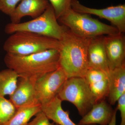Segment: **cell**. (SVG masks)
<instances>
[{
  "label": "cell",
  "instance_id": "1",
  "mask_svg": "<svg viewBox=\"0 0 125 125\" xmlns=\"http://www.w3.org/2000/svg\"><path fill=\"white\" fill-rule=\"evenodd\" d=\"M90 39L83 38L72 33L65 27L60 47L59 66L67 78H84L88 69L87 52Z\"/></svg>",
  "mask_w": 125,
  "mask_h": 125
},
{
  "label": "cell",
  "instance_id": "2",
  "mask_svg": "<svg viewBox=\"0 0 125 125\" xmlns=\"http://www.w3.org/2000/svg\"><path fill=\"white\" fill-rule=\"evenodd\" d=\"M57 49L25 56L6 54L4 62L7 68L14 71L19 78L36 81L45 74L54 71L59 66Z\"/></svg>",
  "mask_w": 125,
  "mask_h": 125
},
{
  "label": "cell",
  "instance_id": "3",
  "mask_svg": "<svg viewBox=\"0 0 125 125\" xmlns=\"http://www.w3.org/2000/svg\"><path fill=\"white\" fill-rule=\"evenodd\" d=\"M59 40L37 34L19 31L10 34L6 40L3 49L6 54L25 56L51 49L58 50Z\"/></svg>",
  "mask_w": 125,
  "mask_h": 125
},
{
  "label": "cell",
  "instance_id": "4",
  "mask_svg": "<svg viewBox=\"0 0 125 125\" xmlns=\"http://www.w3.org/2000/svg\"><path fill=\"white\" fill-rule=\"evenodd\" d=\"M58 20L72 33L83 38L90 39L120 33L114 26L102 22L88 14L77 12L72 8Z\"/></svg>",
  "mask_w": 125,
  "mask_h": 125
},
{
  "label": "cell",
  "instance_id": "5",
  "mask_svg": "<svg viewBox=\"0 0 125 125\" xmlns=\"http://www.w3.org/2000/svg\"><path fill=\"white\" fill-rule=\"evenodd\" d=\"M65 29V26L58 23L54 9L50 4L46 10L38 17L24 22L9 23L6 25L4 30L7 34L26 31L60 40Z\"/></svg>",
  "mask_w": 125,
  "mask_h": 125
},
{
  "label": "cell",
  "instance_id": "6",
  "mask_svg": "<svg viewBox=\"0 0 125 125\" xmlns=\"http://www.w3.org/2000/svg\"><path fill=\"white\" fill-rule=\"evenodd\" d=\"M62 101H67L76 107L83 117L96 103L84 78L71 77L65 81L57 95Z\"/></svg>",
  "mask_w": 125,
  "mask_h": 125
},
{
  "label": "cell",
  "instance_id": "7",
  "mask_svg": "<svg viewBox=\"0 0 125 125\" xmlns=\"http://www.w3.org/2000/svg\"><path fill=\"white\" fill-rule=\"evenodd\" d=\"M67 78L65 72L59 67L38 79L34 83V88L38 102L41 105L44 104L57 96Z\"/></svg>",
  "mask_w": 125,
  "mask_h": 125
},
{
  "label": "cell",
  "instance_id": "8",
  "mask_svg": "<svg viewBox=\"0 0 125 125\" xmlns=\"http://www.w3.org/2000/svg\"><path fill=\"white\" fill-rule=\"evenodd\" d=\"M71 8L75 11L97 16L109 21L121 33L125 32V5L120 4L102 9L87 7L78 0H72Z\"/></svg>",
  "mask_w": 125,
  "mask_h": 125
},
{
  "label": "cell",
  "instance_id": "9",
  "mask_svg": "<svg viewBox=\"0 0 125 125\" xmlns=\"http://www.w3.org/2000/svg\"><path fill=\"white\" fill-rule=\"evenodd\" d=\"M104 42L109 70L125 65L124 33L104 36Z\"/></svg>",
  "mask_w": 125,
  "mask_h": 125
},
{
  "label": "cell",
  "instance_id": "10",
  "mask_svg": "<svg viewBox=\"0 0 125 125\" xmlns=\"http://www.w3.org/2000/svg\"><path fill=\"white\" fill-rule=\"evenodd\" d=\"M35 82L27 78H19L15 89L9 96V100L16 109L22 107L40 104L36 98Z\"/></svg>",
  "mask_w": 125,
  "mask_h": 125
},
{
  "label": "cell",
  "instance_id": "11",
  "mask_svg": "<svg viewBox=\"0 0 125 125\" xmlns=\"http://www.w3.org/2000/svg\"><path fill=\"white\" fill-rule=\"evenodd\" d=\"M104 36L90 39L87 60L89 68L101 70L108 74L109 70L104 45Z\"/></svg>",
  "mask_w": 125,
  "mask_h": 125
},
{
  "label": "cell",
  "instance_id": "12",
  "mask_svg": "<svg viewBox=\"0 0 125 125\" xmlns=\"http://www.w3.org/2000/svg\"><path fill=\"white\" fill-rule=\"evenodd\" d=\"M115 110L105 101L94 104L88 112L82 117L79 125H108L111 121Z\"/></svg>",
  "mask_w": 125,
  "mask_h": 125
},
{
  "label": "cell",
  "instance_id": "13",
  "mask_svg": "<svg viewBox=\"0 0 125 125\" xmlns=\"http://www.w3.org/2000/svg\"><path fill=\"white\" fill-rule=\"evenodd\" d=\"M102 71L89 68L85 74V80L96 103L105 99L108 93V75Z\"/></svg>",
  "mask_w": 125,
  "mask_h": 125
},
{
  "label": "cell",
  "instance_id": "14",
  "mask_svg": "<svg viewBox=\"0 0 125 125\" xmlns=\"http://www.w3.org/2000/svg\"><path fill=\"white\" fill-rule=\"evenodd\" d=\"M48 0H21L13 13L10 16L11 23H18L24 17L30 16L33 19L38 17L49 6Z\"/></svg>",
  "mask_w": 125,
  "mask_h": 125
},
{
  "label": "cell",
  "instance_id": "15",
  "mask_svg": "<svg viewBox=\"0 0 125 125\" xmlns=\"http://www.w3.org/2000/svg\"><path fill=\"white\" fill-rule=\"evenodd\" d=\"M62 102L56 96L48 102L42 104V111L49 120L53 121L55 124L59 125H76L72 121L69 112L62 109Z\"/></svg>",
  "mask_w": 125,
  "mask_h": 125
},
{
  "label": "cell",
  "instance_id": "16",
  "mask_svg": "<svg viewBox=\"0 0 125 125\" xmlns=\"http://www.w3.org/2000/svg\"><path fill=\"white\" fill-rule=\"evenodd\" d=\"M108 93L109 104L114 105L118 99L125 94V65L109 70Z\"/></svg>",
  "mask_w": 125,
  "mask_h": 125
},
{
  "label": "cell",
  "instance_id": "17",
  "mask_svg": "<svg viewBox=\"0 0 125 125\" xmlns=\"http://www.w3.org/2000/svg\"><path fill=\"white\" fill-rule=\"evenodd\" d=\"M41 111L40 104L19 108L4 125H27L31 118Z\"/></svg>",
  "mask_w": 125,
  "mask_h": 125
},
{
  "label": "cell",
  "instance_id": "18",
  "mask_svg": "<svg viewBox=\"0 0 125 125\" xmlns=\"http://www.w3.org/2000/svg\"><path fill=\"white\" fill-rule=\"evenodd\" d=\"M19 78L17 73L11 69L0 71V96L11 95L16 88Z\"/></svg>",
  "mask_w": 125,
  "mask_h": 125
},
{
  "label": "cell",
  "instance_id": "19",
  "mask_svg": "<svg viewBox=\"0 0 125 125\" xmlns=\"http://www.w3.org/2000/svg\"><path fill=\"white\" fill-rule=\"evenodd\" d=\"M16 108L11 102L0 96V125H4L14 114Z\"/></svg>",
  "mask_w": 125,
  "mask_h": 125
},
{
  "label": "cell",
  "instance_id": "20",
  "mask_svg": "<svg viewBox=\"0 0 125 125\" xmlns=\"http://www.w3.org/2000/svg\"><path fill=\"white\" fill-rule=\"evenodd\" d=\"M54 9L57 19L71 8L72 0H48Z\"/></svg>",
  "mask_w": 125,
  "mask_h": 125
},
{
  "label": "cell",
  "instance_id": "21",
  "mask_svg": "<svg viewBox=\"0 0 125 125\" xmlns=\"http://www.w3.org/2000/svg\"><path fill=\"white\" fill-rule=\"evenodd\" d=\"M21 0H0V11L10 16Z\"/></svg>",
  "mask_w": 125,
  "mask_h": 125
},
{
  "label": "cell",
  "instance_id": "22",
  "mask_svg": "<svg viewBox=\"0 0 125 125\" xmlns=\"http://www.w3.org/2000/svg\"><path fill=\"white\" fill-rule=\"evenodd\" d=\"M35 117L27 125H55L54 122L51 123L46 116L41 111L38 113Z\"/></svg>",
  "mask_w": 125,
  "mask_h": 125
},
{
  "label": "cell",
  "instance_id": "23",
  "mask_svg": "<svg viewBox=\"0 0 125 125\" xmlns=\"http://www.w3.org/2000/svg\"><path fill=\"white\" fill-rule=\"evenodd\" d=\"M117 102V105L116 109L120 113L121 122L120 125H125V94L118 99Z\"/></svg>",
  "mask_w": 125,
  "mask_h": 125
},
{
  "label": "cell",
  "instance_id": "24",
  "mask_svg": "<svg viewBox=\"0 0 125 125\" xmlns=\"http://www.w3.org/2000/svg\"><path fill=\"white\" fill-rule=\"evenodd\" d=\"M117 110L115 109L111 121L108 125H116V114Z\"/></svg>",
  "mask_w": 125,
  "mask_h": 125
},
{
  "label": "cell",
  "instance_id": "25",
  "mask_svg": "<svg viewBox=\"0 0 125 125\" xmlns=\"http://www.w3.org/2000/svg\"><path fill=\"white\" fill-rule=\"evenodd\" d=\"M55 125H57V124H55Z\"/></svg>",
  "mask_w": 125,
  "mask_h": 125
}]
</instances>
